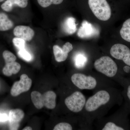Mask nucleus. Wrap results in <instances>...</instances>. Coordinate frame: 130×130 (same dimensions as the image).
Wrapping results in <instances>:
<instances>
[{
  "label": "nucleus",
  "mask_w": 130,
  "mask_h": 130,
  "mask_svg": "<svg viewBox=\"0 0 130 130\" xmlns=\"http://www.w3.org/2000/svg\"><path fill=\"white\" fill-rule=\"evenodd\" d=\"M32 128H31L30 126H26L23 129V130H32Z\"/></svg>",
  "instance_id": "c85d7f7f"
},
{
  "label": "nucleus",
  "mask_w": 130,
  "mask_h": 130,
  "mask_svg": "<svg viewBox=\"0 0 130 130\" xmlns=\"http://www.w3.org/2000/svg\"><path fill=\"white\" fill-rule=\"evenodd\" d=\"M63 30L68 35H72L77 30L76 20L73 17H69L65 20L63 24Z\"/></svg>",
  "instance_id": "2eb2a0df"
},
{
  "label": "nucleus",
  "mask_w": 130,
  "mask_h": 130,
  "mask_svg": "<svg viewBox=\"0 0 130 130\" xmlns=\"http://www.w3.org/2000/svg\"><path fill=\"white\" fill-rule=\"evenodd\" d=\"M86 98L83 93L77 91L66 98L65 103L70 111L74 112L81 111L86 104Z\"/></svg>",
  "instance_id": "20e7f679"
},
{
  "label": "nucleus",
  "mask_w": 130,
  "mask_h": 130,
  "mask_svg": "<svg viewBox=\"0 0 130 130\" xmlns=\"http://www.w3.org/2000/svg\"><path fill=\"white\" fill-rule=\"evenodd\" d=\"M127 96L130 100V85L128 87V91H127Z\"/></svg>",
  "instance_id": "cd10ccee"
},
{
  "label": "nucleus",
  "mask_w": 130,
  "mask_h": 130,
  "mask_svg": "<svg viewBox=\"0 0 130 130\" xmlns=\"http://www.w3.org/2000/svg\"><path fill=\"white\" fill-rule=\"evenodd\" d=\"M64 0H37L38 3L42 7L46 8L51 5H59L61 4Z\"/></svg>",
  "instance_id": "aec40b11"
},
{
  "label": "nucleus",
  "mask_w": 130,
  "mask_h": 130,
  "mask_svg": "<svg viewBox=\"0 0 130 130\" xmlns=\"http://www.w3.org/2000/svg\"><path fill=\"white\" fill-rule=\"evenodd\" d=\"M21 65L16 61L6 64L3 69V73L7 76H10L12 74H16L21 69Z\"/></svg>",
  "instance_id": "4468645a"
},
{
  "label": "nucleus",
  "mask_w": 130,
  "mask_h": 130,
  "mask_svg": "<svg viewBox=\"0 0 130 130\" xmlns=\"http://www.w3.org/2000/svg\"><path fill=\"white\" fill-rule=\"evenodd\" d=\"M42 94L37 91H32L31 93V99L33 104L37 108L41 109L43 106L41 101Z\"/></svg>",
  "instance_id": "a211bd4d"
},
{
  "label": "nucleus",
  "mask_w": 130,
  "mask_h": 130,
  "mask_svg": "<svg viewBox=\"0 0 130 130\" xmlns=\"http://www.w3.org/2000/svg\"><path fill=\"white\" fill-rule=\"evenodd\" d=\"M94 66L96 71L109 77L114 76L118 71V66L109 56H103L98 59Z\"/></svg>",
  "instance_id": "f03ea898"
},
{
  "label": "nucleus",
  "mask_w": 130,
  "mask_h": 130,
  "mask_svg": "<svg viewBox=\"0 0 130 130\" xmlns=\"http://www.w3.org/2000/svg\"><path fill=\"white\" fill-rule=\"evenodd\" d=\"M25 41L18 37H14L12 40L13 43L15 46L20 50L25 48Z\"/></svg>",
  "instance_id": "4be33fe9"
},
{
  "label": "nucleus",
  "mask_w": 130,
  "mask_h": 130,
  "mask_svg": "<svg viewBox=\"0 0 130 130\" xmlns=\"http://www.w3.org/2000/svg\"><path fill=\"white\" fill-rule=\"evenodd\" d=\"M54 130H72V127L69 123H60L56 125Z\"/></svg>",
  "instance_id": "b1692460"
},
{
  "label": "nucleus",
  "mask_w": 130,
  "mask_h": 130,
  "mask_svg": "<svg viewBox=\"0 0 130 130\" xmlns=\"http://www.w3.org/2000/svg\"><path fill=\"white\" fill-rule=\"evenodd\" d=\"M5 0H0V3L2 2H3Z\"/></svg>",
  "instance_id": "c756f323"
},
{
  "label": "nucleus",
  "mask_w": 130,
  "mask_h": 130,
  "mask_svg": "<svg viewBox=\"0 0 130 130\" xmlns=\"http://www.w3.org/2000/svg\"><path fill=\"white\" fill-rule=\"evenodd\" d=\"M102 130H124V129L121 127L118 126L115 124L109 122L106 123Z\"/></svg>",
  "instance_id": "393cba45"
},
{
  "label": "nucleus",
  "mask_w": 130,
  "mask_h": 130,
  "mask_svg": "<svg viewBox=\"0 0 130 130\" xmlns=\"http://www.w3.org/2000/svg\"><path fill=\"white\" fill-rule=\"evenodd\" d=\"M28 0H7L1 6L2 9L6 12L12 11L14 6L25 8L28 6Z\"/></svg>",
  "instance_id": "f8f14e48"
},
{
  "label": "nucleus",
  "mask_w": 130,
  "mask_h": 130,
  "mask_svg": "<svg viewBox=\"0 0 130 130\" xmlns=\"http://www.w3.org/2000/svg\"><path fill=\"white\" fill-rule=\"evenodd\" d=\"M56 94L52 91H48L42 95V102L43 106L49 109H53L56 107Z\"/></svg>",
  "instance_id": "ddd939ff"
},
{
  "label": "nucleus",
  "mask_w": 130,
  "mask_h": 130,
  "mask_svg": "<svg viewBox=\"0 0 130 130\" xmlns=\"http://www.w3.org/2000/svg\"><path fill=\"white\" fill-rule=\"evenodd\" d=\"M32 84V80L26 74H22L20 81L13 84L11 90V95L13 96H18L21 93L29 90Z\"/></svg>",
  "instance_id": "0eeeda50"
},
{
  "label": "nucleus",
  "mask_w": 130,
  "mask_h": 130,
  "mask_svg": "<svg viewBox=\"0 0 130 130\" xmlns=\"http://www.w3.org/2000/svg\"><path fill=\"white\" fill-rule=\"evenodd\" d=\"M110 53L114 58L123 60L130 66V50L125 45L119 43L114 44L111 48Z\"/></svg>",
  "instance_id": "423d86ee"
},
{
  "label": "nucleus",
  "mask_w": 130,
  "mask_h": 130,
  "mask_svg": "<svg viewBox=\"0 0 130 130\" xmlns=\"http://www.w3.org/2000/svg\"><path fill=\"white\" fill-rule=\"evenodd\" d=\"M99 31L92 24L84 20L77 32L78 36L81 38H90L98 36Z\"/></svg>",
  "instance_id": "6e6552de"
},
{
  "label": "nucleus",
  "mask_w": 130,
  "mask_h": 130,
  "mask_svg": "<svg viewBox=\"0 0 130 130\" xmlns=\"http://www.w3.org/2000/svg\"><path fill=\"white\" fill-rule=\"evenodd\" d=\"M124 70L125 72L129 73L130 72V67L128 66H125L124 67Z\"/></svg>",
  "instance_id": "bb28decb"
},
{
  "label": "nucleus",
  "mask_w": 130,
  "mask_h": 130,
  "mask_svg": "<svg viewBox=\"0 0 130 130\" xmlns=\"http://www.w3.org/2000/svg\"><path fill=\"white\" fill-rule=\"evenodd\" d=\"M71 80L73 83L80 89H93L97 85V82L94 78L82 73L73 74L71 77Z\"/></svg>",
  "instance_id": "39448f33"
},
{
  "label": "nucleus",
  "mask_w": 130,
  "mask_h": 130,
  "mask_svg": "<svg viewBox=\"0 0 130 130\" xmlns=\"http://www.w3.org/2000/svg\"><path fill=\"white\" fill-rule=\"evenodd\" d=\"M24 113L23 111L19 109L10 110L8 115L9 129L16 130L18 129L20 123L23 119Z\"/></svg>",
  "instance_id": "9d476101"
},
{
  "label": "nucleus",
  "mask_w": 130,
  "mask_h": 130,
  "mask_svg": "<svg viewBox=\"0 0 130 130\" xmlns=\"http://www.w3.org/2000/svg\"><path fill=\"white\" fill-rule=\"evenodd\" d=\"M13 34L16 37L26 41H31L35 36V31L28 26L19 25L16 26L13 31Z\"/></svg>",
  "instance_id": "9b49d317"
},
{
  "label": "nucleus",
  "mask_w": 130,
  "mask_h": 130,
  "mask_svg": "<svg viewBox=\"0 0 130 130\" xmlns=\"http://www.w3.org/2000/svg\"><path fill=\"white\" fill-rule=\"evenodd\" d=\"M120 35L123 40L130 42V18L124 22L120 30Z\"/></svg>",
  "instance_id": "f3484780"
},
{
  "label": "nucleus",
  "mask_w": 130,
  "mask_h": 130,
  "mask_svg": "<svg viewBox=\"0 0 130 130\" xmlns=\"http://www.w3.org/2000/svg\"><path fill=\"white\" fill-rule=\"evenodd\" d=\"M8 120V116L6 113H0V122H5Z\"/></svg>",
  "instance_id": "a878e982"
},
{
  "label": "nucleus",
  "mask_w": 130,
  "mask_h": 130,
  "mask_svg": "<svg viewBox=\"0 0 130 130\" xmlns=\"http://www.w3.org/2000/svg\"><path fill=\"white\" fill-rule=\"evenodd\" d=\"M73 48L72 44L69 42L66 43L62 48L58 45H54L53 50L55 60L58 62L64 61L67 58L68 53L72 51Z\"/></svg>",
  "instance_id": "1a4fd4ad"
},
{
  "label": "nucleus",
  "mask_w": 130,
  "mask_h": 130,
  "mask_svg": "<svg viewBox=\"0 0 130 130\" xmlns=\"http://www.w3.org/2000/svg\"><path fill=\"white\" fill-rule=\"evenodd\" d=\"M110 98V95L107 91H100L88 99L85 104V109L88 112L94 111L101 106L107 104Z\"/></svg>",
  "instance_id": "7ed1b4c3"
},
{
  "label": "nucleus",
  "mask_w": 130,
  "mask_h": 130,
  "mask_svg": "<svg viewBox=\"0 0 130 130\" xmlns=\"http://www.w3.org/2000/svg\"><path fill=\"white\" fill-rule=\"evenodd\" d=\"M3 56L6 64L15 61L16 56L8 50H5L3 53Z\"/></svg>",
  "instance_id": "412c9836"
},
{
  "label": "nucleus",
  "mask_w": 130,
  "mask_h": 130,
  "mask_svg": "<svg viewBox=\"0 0 130 130\" xmlns=\"http://www.w3.org/2000/svg\"><path fill=\"white\" fill-rule=\"evenodd\" d=\"M87 58L84 54H77L75 57L74 62L76 67L78 68H83L86 64Z\"/></svg>",
  "instance_id": "6ab92c4d"
},
{
  "label": "nucleus",
  "mask_w": 130,
  "mask_h": 130,
  "mask_svg": "<svg viewBox=\"0 0 130 130\" xmlns=\"http://www.w3.org/2000/svg\"><path fill=\"white\" fill-rule=\"evenodd\" d=\"M89 7L98 19L106 21L111 18V8L106 0H89Z\"/></svg>",
  "instance_id": "f257e3e1"
},
{
  "label": "nucleus",
  "mask_w": 130,
  "mask_h": 130,
  "mask_svg": "<svg viewBox=\"0 0 130 130\" xmlns=\"http://www.w3.org/2000/svg\"><path fill=\"white\" fill-rule=\"evenodd\" d=\"M18 55L20 57L27 61L31 60L32 56L29 52L26 51L24 49L20 50L18 52Z\"/></svg>",
  "instance_id": "5701e85b"
},
{
  "label": "nucleus",
  "mask_w": 130,
  "mask_h": 130,
  "mask_svg": "<svg viewBox=\"0 0 130 130\" xmlns=\"http://www.w3.org/2000/svg\"><path fill=\"white\" fill-rule=\"evenodd\" d=\"M13 26V23L9 19L7 15L3 13L0 12V31L9 30Z\"/></svg>",
  "instance_id": "dca6fc26"
}]
</instances>
